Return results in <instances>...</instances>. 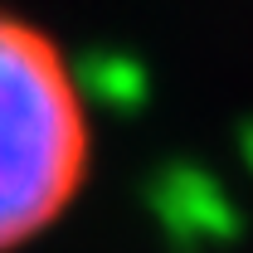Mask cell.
Returning <instances> with one entry per match:
<instances>
[{
	"label": "cell",
	"instance_id": "1",
	"mask_svg": "<svg viewBox=\"0 0 253 253\" xmlns=\"http://www.w3.org/2000/svg\"><path fill=\"white\" fill-rule=\"evenodd\" d=\"M88 166L83 97L44 34L0 15V253L63 214Z\"/></svg>",
	"mask_w": 253,
	"mask_h": 253
}]
</instances>
